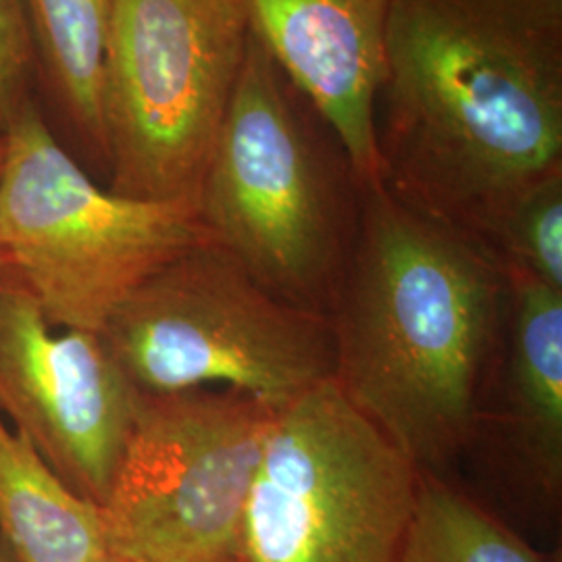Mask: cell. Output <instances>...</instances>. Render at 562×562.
<instances>
[{
    "mask_svg": "<svg viewBox=\"0 0 562 562\" xmlns=\"http://www.w3.org/2000/svg\"><path fill=\"white\" fill-rule=\"evenodd\" d=\"M375 132L383 186L482 246L562 171V0H392Z\"/></svg>",
    "mask_w": 562,
    "mask_h": 562,
    "instance_id": "1",
    "label": "cell"
},
{
    "mask_svg": "<svg viewBox=\"0 0 562 562\" xmlns=\"http://www.w3.org/2000/svg\"><path fill=\"white\" fill-rule=\"evenodd\" d=\"M504 302L503 267L477 241L385 186L361 190L331 380L423 473L438 475L477 434Z\"/></svg>",
    "mask_w": 562,
    "mask_h": 562,
    "instance_id": "2",
    "label": "cell"
},
{
    "mask_svg": "<svg viewBox=\"0 0 562 562\" xmlns=\"http://www.w3.org/2000/svg\"><path fill=\"white\" fill-rule=\"evenodd\" d=\"M250 30L196 209L211 240L276 299L331 319L361 188L323 121Z\"/></svg>",
    "mask_w": 562,
    "mask_h": 562,
    "instance_id": "3",
    "label": "cell"
},
{
    "mask_svg": "<svg viewBox=\"0 0 562 562\" xmlns=\"http://www.w3.org/2000/svg\"><path fill=\"white\" fill-rule=\"evenodd\" d=\"M2 136L0 248L53 327L101 334L138 285L211 240L192 202L134 201L97 186L36 102Z\"/></svg>",
    "mask_w": 562,
    "mask_h": 562,
    "instance_id": "4",
    "label": "cell"
},
{
    "mask_svg": "<svg viewBox=\"0 0 562 562\" xmlns=\"http://www.w3.org/2000/svg\"><path fill=\"white\" fill-rule=\"evenodd\" d=\"M140 392L223 383L273 408L334 378L331 319L267 292L209 240L138 285L101 329Z\"/></svg>",
    "mask_w": 562,
    "mask_h": 562,
    "instance_id": "5",
    "label": "cell"
},
{
    "mask_svg": "<svg viewBox=\"0 0 562 562\" xmlns=\"http://www.w3.org/2000/svg\"><path fill=\"white\" fill-rule=\"evenodd\" d=\"M248 36L244 0H113L101 90L113 194L196 204Z\"/></svg>",
    "mask_w": 562,
    "mask_h": 562,
    "instance_id": "6",
    "label": "cell"
},
{
    "mask_svg": "<svg viewBox=\"0 0 562 562\" xmlns=\"http://www.w3.org/2000/svg\"><path fill=\"white\" fill-rule=\"evenodd\" d=\"M423 471L334 380L276 408L240 562H398Z\"/></svg>",
    "mask_w": 562,
    "mask_h": 562,
    "instance_id": "7",
    "label": "cell"
},
{
    "mask_svg": "<svg viewBox=\"0 0 562 562\" xmlns=\"http://www.w3.org/2000/svg\"><path fill=\"white\" fill-rule=\"evenodd\" d=\"M273 413L232 387L140 392L101 506L109 548L142 562H240L241 517Z\"/></svg>",
    "mask_w": 562,
    "mask_h": 562,
    "instance_id": "8",
    "label": "cell"
},
{
    "mask_svg": "<svg viewBox=\"0 0 562 562\" xmlns=\"http://www.w3.org/2000/svg\"><path fill=\"white\" fill-rule=\"evenodd\" d=\"M140 390L101 334L57 329L23 281L0 271V415L74 494L101 508Z\"/></svg>",
    "mask_w": 562,
    "mask_h": 562,
    "instance_id": "9",
    "label": "cell"
},
{
    "mask_svg": "<svg viewBox=\"0 0 562 562\" xmlns=\"http://www.w3.org/2000/svg\"><path fill=\"white\" fill-rule=\"evenodd\" d=\"M250 30L317 113L361 190L383 186L375 104L392 0H244Z\"/></svg>",
    "mask_w": 562,
    "mask_h": 562,
    "instance_id": "10",
    "label": "cell"
},
{
    "mask_svg": "<svg viewBox=\"0 0 562 562\" xmlns=\"http://www.w3.org/2000/svg\"><path fill=\"white\" fill-rule=\"evenodd\" d=\"M504 278L510 319L504 429L522 482L554 506L562 490V292L522 276Z\"/></svg>",
    "mask_w": 562,
    "mask_h": 562,
    "instance_id": "11",
    "label": "cell"
},
{
    "mask_svg": "<svg viewBox=\"0 0 562 562\" xmlns=\"http://www.w3.org/2000/svg\"><path fill=\"white\" fill-rule=\"evenodd\" d=\"M0 536L13 562H88L109 548L101 508L60 482L2 415Z\"/></svg>",
    "mask_w": 562,
    "mask_h": 562,
    "instance_id": "12",
    "label": "cell"
},
{
    "mask_svg": "<svg viewBox=\"0 0 562 562\" xmlns=\"http://www.w3.org/2000/svg\"><path fill=\"white\" fill-rule=\"evenodd\" d=\"M38 78L92 157L106 167L101 90L113 0H23Z\"/></svg>",
    "mask_w": 562,
    "mask_h": 562,
    "instance_id": "13",
    "label": "cell"
},
{
    "mask_svg": "<svg viewBox=\"0 0 562 562\" xmlns=\"http://www.w3.org/2000/svg\"><path fill=\"white\" fill-rule=\"evenodd\" d=\"M398 562H546L461 490L423 473L422 490Z\"/></svg>",
    "mask_w": 562,
    "mask_h": 562,
    "instance_id": "14",
    "label": "cell"
},
{
    "mask_svg": "<svg viewBox=\"0 0 562 562\" xmlns=\"http://www.w3.org/2000/svg\"><path fill=\"white\" fill-rule=\"evenodd\" d=\"M482 248L503 267L562 292V171L533 183L490 227Z\"/></svg>",
    "mask_w": 562,
    "mask_h": 562,
    "instance_id": "15",
    "label": "cell"
},
{
    "mask_svg": "<svg viewBox=\"0 0 562 562\" xmlns=\"http://www.w3.org/2000/svg\"><path fill=\"white\" fill-rule=\"evenodd\" d=\"M36 53L23 0H0V136L34 101Z\"/></svg>",
    "mask_w": 562,
    "mask_h": 562,
    "instance_id": "16",
    "label": "cell"
},
{
    "mask_svg": "<svg viewBox=\"0 0 562 562\" xmlns=\"http://www.w3.org/2000/svg\"><path fill=\"white\" fill-rule=\"evenodd\" d=\"M88 562H142L140 559H136V557H130V554H125V552H120V550H113V548H106L104 552H101L99 557H94L92 561Z\"/></svg>",
    "mask_w": 562,
    "mask_h": 562,
    "instance_id": "17",
    "label": "cell"
},
{
    "mask_svg": "<svg viewBox=\"0 0 562 562\" xmlns=\"http://www.w3.org/2000/svg\"><path fill=\"white\" fill-rule=\"evenodd\" d=\"M0 562H13L11 554H9V550H7V546L2 542H0Z\"/></svg>",
    "mask_w": 562,
    "mask_h": 562,
    "instance_id": "18",
    "label": "cell"
},
{
    "mask_svg": "<svg viewBox=\"0 0 562 562\" xmlns=\"http://www.w3.org/2000/svg\"><path fill=\"white\" fill-rule=\"evenodd\" d=\"M4 267H9V261H7V255H4L2 248H0V271H2Z\"/></svg>",
    "mask_w": 562,
    "mask_h": 562,
    "instance_id": "19",
    "label": "cell"
},
{
    "mask_svg": "<svg viewBox=\"0 0 562 562\" xmlns=\"http://www.w3.org/2000/svg\"><path fill=\"white\" fill-rule=\"evenodd\" d=\"M2 159H4V136H0V169H2Z\"/></svg>",
    "mask_w": 562,
    "mask_h": 562,
    "instance_id": "20",
    "label": "cell"
}]
</instances>
